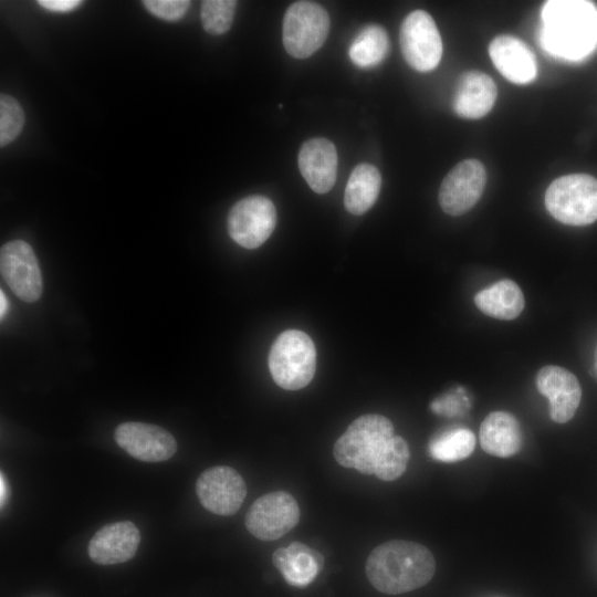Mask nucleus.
Returning a JSON list of instances; mask_svg holds the SVG:
<instances>
[{
    "label": "nucleus",
    "mask_w": 597,
    "mask_h": 597,
    "mask_svg": "<svg viewBox=\"0 0 597 597\" xmlns=\"http://www.w3.org/2000/svg\"><path fill=\"white\" fill-rule=\"evenodd\" d=\"M489 54L498 71L510 82L526 84L537 74L535 55L520 39L499 35L489 45Z\"/></svg>",
    "instance_id": "nucleus-17"
},
{
    "label": "nucleus",
    "mask_w": 597,
    "mask_h": 597,
    "mask_svg": "<svg viewBox=\"0 0 597 597\" xmlns=\"http://www.w3.org/2000/svg\"><path fill=\"white\" fill-rule=\"evenodd\" d=\"M333 453L342 467L384 481L398 479L410 457L406 440L394 434L391 421L376 413L355 419L335 442Z\"/></svg>",
    "instance_id": "nucleus-1"
},
{
    "label": "nucleus",
    "mask_w": 597,
    "mask_h": 597,
    "mask_svg": "<svg viewBox=\"0 0 597 597\" xmlns=\"http://www.w3.org/2000/svg\"><path fill=\"white\" fill-rule=\"evenodd\" d=\"M381 186L379 170L370 164H359L352 171L344 195L348 212L360 216L376 202Z\"/></svg>",
    "instance_id": "nucleus-22"
},
{
    "label": "nucleus",
    "mask_w": 597,
    "mask_h": 597,
    "mask_svg": "<svg viewBox=\"0 0 597 597\" xmlns=\"http://www.w3.org/2000/svg\"><path fill=\"white\" fill-rule=\"evenodd\" d=\"M276 224L273 202L260 195L239 200L229 211L227 226L231 239L245 249L262 245Z\"/></svg>",
    "instance_id": "nucleus-8"
},
{
    "label": "nucleus",
    "mask_w": 597,
    "mask_h": 597,
    "mask_svg": "<svg viewBox=\"0 0 597 597\" xmlns=\"http://www.w3.org/2000/svg\"><path fill=\"white\" fill-rule=\"evenodd\" d=\"M0 271L4 282L22 301L40 298L43 289L38 259L25 241L13 240L1 247Z\"/></svg>",
    "instance_id": "nucleus-10"
},
{
    "label": "nucleus",
    "mask_w": 597,
    "mask_h": 597,
    "mask_svg": "<svg viewBox=\"0 0 597 597\" xmlns=\"http://www.w3.org/2000/svg\"><path fill=\"white\" fill-rule=\"evenodd\" d=\"M300 520L296 500L275 491L256 499L245 514V527L261 541H274L289 533Z\"/></svg>",
    "instance_id": "nucleus-9"
},
{
    "label": "nucleus",
    "mask_w": 597,
    "mask_h": 597,
    "mask_svg": "<svg viewBox=\"0 0 597 597\" xmlns=\"http://www.w3.org/2000/svg\"><path fill=\"white\" fill-rule=\"evenodd\" d=\"M196 493L201 505L218 515H232L241 507L247 486L240 473L226 465L205 470L197 479Z\"/></svg>",
    "instance_id": "nucleus-11"
},
{
    "label": "nucleus",
    "mask_w": 597,
    "mask_h": 597,
    "mask_svg": "<svg viewBox=\"0 0 597 597\" xmlns=\"http://www.w3.org/2000/svg\"><path fill=\"white\" fill-rule=\"evenodd\" d=\"M593 375L597 378V349H596V360L593 367Z\"/></svg>",
    "instance_id": "nucleus-31"
},
{
    "label": "nucleus",
    "mask_w": 597,
    "mask_h": 597,
    "mask_svg": "<svg viewBox=\"0 0 597 597\" xmlns=\"http://www.w3.org/2000/svg\"><path fill=\"white\" fill-rule=\"evenodd\" d=\"M399 42L406 62L419 72L436 69L442 56V41L432 17L422 10L410 12L401 23Z\"/></svg>",
    "instance_id": "nucleus-7"
},
{
    "label": "nucleus",
    "mask_w": 597,
    "mask_h": 597,
    "mask_svg": "<svg viewBox=\"0 0 597 597\" xmlns=\"http://www.w3.org/2000/svg\"><path fill=\"white\" fill-rule=\"evenodd\" d=\"M496 94V85L488 74L480 71L465 72L455 87L454 112L463 118H481L492 109Z\"/></svg>",
    "instance_id": "nucleus-18"
},
{
    "label": "nucleus",
    "mask_w": 597,
    "mask_h": 597,
    "mask_svg": "<svg viewBox=\"0 0 597 597\" xmlns=\"http://www.w3.org/2000/svg\"><path fill=\"white\" fill-rule=\"evenodd\" d=\"M474 447L473 432L467 428H455L434 437L429 442V453L441 462H457L468 458Z\"/></svg>",
    "instance_id": "nucleus-24"
},
{
    "label": "nucleus",
    "mask_w": 597,
    "mask_h": 597,
    "mask_svg": "<svg viewBox=\"0 0 597 597\" xmlns=\"http://www.w3.org/2000/svg\"><path fill=\"white\" fill-rule=\"evenodd\" d=\"M8 483H7V480L3 475V473H1V478H0V502H1V507H3L7 499H8Z\"/></svg>",
    "instance_id": "nucleus-29"
},
{
    "label": "nucleus",
    "mask_w": 597,
    "mask_h": 597,
    "mask_svg": "<svg viewBox=\"0 0 597 597\" xmlns=\"http://www.w3.org/2000/svg\"><path fill=\"white\" fill-rule=\"evenodd\" d=\"M482 449L495 457L507 458L522 447V431L516 418L505 411L488 415L480 427Z\"/></svg>",
    "instance_id": "nucleus-20"
},
{
    "label": "nucleus",
    "mask_w": 597,
    "mask_h": 597,
    "mask_svg": "<svg viewBox=\"0 0 597 597\" xmlns=\"http://www.w3.org/2000/svg\"><path fill=\"white\" fill-rule=\"evenodd\" d=\"M7 307H8V303H7L6 295H4L3 291H0V315H1V318H3V316L6 314V311H7Z\"/></svg>",
    "instance_id": "nucleus-30"
},
{
    "label": "nucleus",
    "mask_w": 597,
    "mask_h": 597,
    "mask_svg": "<svg viewBox=\"0 0 597 597\" xmlns=\"http://www.w3.org/2000/svg\"><path fill=\"white\" fill-rule=\"evenodd\" d=\"M38 3L52 12H70L81 6L80 0H40Z\"/></svg>",
    "instance_id": "nucleus-28"
},
{
    "label": "nucleus",
    "mask_w": 597,
    "mask_h": 597,
    "mask_svg": "<svg viewBox=\"0 0 597 597\" xmlns=\"http://www.w3.org/2000/svg\"><path fill=\"white\" fill-rule=\"evenodd\" d=\"M114 438L129 455L145 462L166 461L177 451L174 436L156 425L123 422L116 427Z\"/></svg>",
    "instance_id": "nucleus-13"
},
{
    "label": "nucleus",
    "mask_w": 597,
    "mask_h": 597,
    "mask_svg": "<svg viewBox=\"0 0 597 597\" xmlns=\"http://www.w3.org/2000/svg\"><path fill=\"white\" fill-rule=\"evenodd\" d=\"M272 562L285 582L298 588L315 580L324 565L322 554L301 542L277 548L272 555Z\"/></svg>",
    "instance_id": "nucleus-19"
},
{
    "label": "nucleus",
    "mask_w": 597,
    "mask_h": 597,
    "mask_svg": "<svg viewBox=\"0 0 597 597\" xmlns=\"http://www.w3.org/2000/svg\"><path fill=\"white\" fill-rule=\"evenodd\" d=\"M536 387L548 399L552 420L564 423L574 417L582 399V388L574 374L559 366H544L537 373Z\"/></svg>",
    "instance_id": "nucleus-14"
},
{
    "label": "nucleus",
    "mask_w": 597,
    "mask_h": 597,
    "mask_svg": "<svg viewBox=\"0 0 597 597\" xmlns=\"http://www.w3.org/2000/svg\"><path fill=\"white\" fill-rule=\"evenodd\" d=\"M143 3L153 15L167 21L181 19L190 7L188 0H146Z\"/></svg>",
    "instance_id": "nucleus-27"
},
{
    "label": "nucleus",
    "mask_w": 597,
    "mask_h": 597,
    "mask_svg": "<svg viewBox=\"0 0 597 597\" xmlns=\"http://www.w3.org/2000/svg\"><path fill=\"white\" fill-rule=\"evenodd\" d=\"M540 43L549 54L578 59L597 42V9L586 1H547L542 9Z\"/></svg>",
    "instance_id": "nucleus-3"
},
{
    "label": "nucleus",
    "mask_w": 597,
    "mask_h": 597,
    "mask_svg": "<svg viewBox=\"0 0 597 597\" xmlns=\"http://www.w3.org/2000/svg\"><path fill=\"white\" fill-rule=\"evenodd\" d=\"M300 171L316 193L328 192L336 180L337 151L334 144L322 137L306 140L298 153Z\"/></svg>",
    "instance_id": "nucleus-16"
},
{
    "label": "nucleus",
    "mask_w": 597,
    "mask_h": 597,
    "mask_svg": "<svg viewBox=\"0 0 597 597\" xmlns=\"http://www.w3.org/2000/svg\"><path fill=\"white\" fill-rule=\"evenodd\" d=\"M545 206L557 221L587 226L597 220V179L570 174L555 179L545 192Z\"/></svg>",
    "instance_id": "nucleus-5"
},
{
    "label": "nucleus",
    "mask_w": 597,
    "mask_h": 597,
    "mask_svg": "<svg viewBox=\"0 0 597 597\" xmlns=\"http://www.w3.org/2000/svg\"><path fill=\"white\" fill-rule=\"evenodd\" d=\"M140 533L130 521L104 525L88 543L90 558L100 565H114L132 559L139 546Z\"/></svg>",
    "instance_id": "nucleus-15"
},
{
    "label": "nucleus",
    "mask_w": 597,
    "mask_h": 597,
    "mask_svg": "<svg viewBox=\"0 0 597 597\" xmlns=\"http://www.w3.org/2000/svg\"><path fill=\"white\" fill-rule=\"evenodd\" d=\"M476 307L484 314L499 320H514L524 308V295L520 286L511 280H501L478 292Z\"/></svg>",
    "instance_id": "nucleus-21"
},
{
    "label": "nucleus",
    "mask_w": 597,
    "mask_h": 597,
    "mask_svg": "<svg viewBox=\"0 0 597 597\" xmlns=\"http://www.w3.org/2000/svg\"><path fill=\"white\" fill-rule=\"evenodd\" d=\"M326 10L312 1L292 3L283 19V44L285 51L295 59H306L325 42L329 31Z\"/></svg>",
    "instance_id": "nucleus-6"
},
{
    "label": "nucleus",
    "mask_w": 597,
    "mask_h": 597,
    "mask_svg": "<svg viewBox=\"0 0 597 597\" xmlns=\"http://www.w3.org/2000/svg\"><path fill=\"white\" fill-rule=\"evenodd\" d=\"M237 3L233 0L202 1L200 17L203 29L214 35L226 33L232 24Z\"/></svg>",
    "instance_id": "nucleus-25"
},
{
    "label": "nucleus",
    "mask_w": 597,
    "mask_h": 597,
    "mask_svg": "<svg viewBox=\"0 0 597 597\" xmlns=\"http://www.w3.org/2000/svg\"><path fill=\"white\" fill-rule=\"evenodd\" d=\"M486 172L481 161L465 159L457 164L444 177L439 189L441 209L450 216L469 211L481 198Z\"/></svg>",
    "instance_id": "nucleus-12"
},
{
    "label": "nucleus",
    "mask_w": 597,
    "mask_h": 597,
    "mask_svg": "<svg viewBox=\"0 0 597 597\" xmlns=\"http://www.w3.org/2000/svg\"><path fill=\"white\" fill-rule=\"evenodd\" d=\"M434 570V558L426 546L402 540L380 544L371 551L366 562L370 584L389 595L425 586Z\"/></svg>",
    "instance_id": "nucleus-2"
},
{
    "label": "nucleus",
    "mask_w": 597,
    "mask_h": 597,
    "mask_svg": "<svg viewBox=\"0 0 597 597\" xmlns=\"http://www.w3.org/2000/svg\"><path fill=\"white\" fill-rule=\"evenodd\" d=\"M315 368L316 350L306 333L289 329L276 337L269 353V369L277 386L286 390L304 388Z\"/></svg>",
    "instance_id": "nucleus-4"
},
{
    "label": "nucleus",
    "mask_w": 597,
    "mask_h": 597,
    "mask_svg": "<svg viewBox=\"0 0 597 597\" xmlns=\"http://www.w3.org/2000/svg\"><path fill=\"white\" fill-rule=\"evenodd\" d=\"M389 40L385 29L378 24L365 27L352 42L348 55L358 67L378 65L387 55Z\"/></svg>",
    "instance_id": "nucleus-23"
},
{
    "label": "nucleus",
    "mask_w": 597,
    "mask_h": 597,
    "mask_svg": "<svg viewBox=\"0 0 597 597\" xmlns=\"http://www.w3.org/2000/svg\"><path fill=\"white\" fill-rule=\"evenodd\" d=\"M24 114L19 102L10 95L0 96V145L7 146L21 133Z\"/></svg>",
    "instance_id": "nucleus-26"
}]
</instances>
